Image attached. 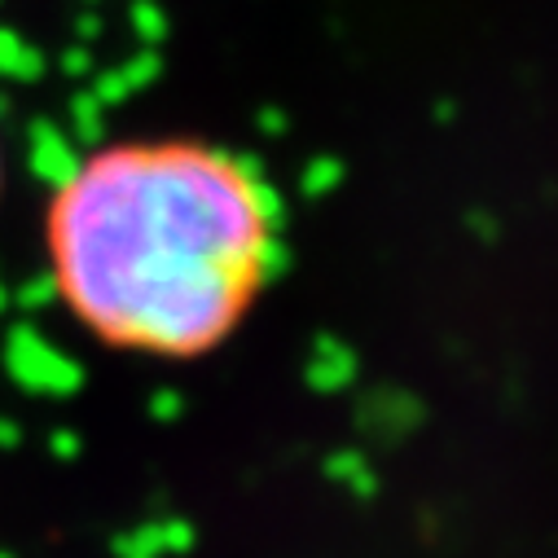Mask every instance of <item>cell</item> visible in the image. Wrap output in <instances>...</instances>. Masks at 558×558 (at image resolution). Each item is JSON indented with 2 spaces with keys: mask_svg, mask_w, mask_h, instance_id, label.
Instances as JSON below:
<instances>
[{
  "mask_svg": "<svg viewBox=\"0 0 558 558\" xmlns=\"http://www.w3.org/2000/svg\"><path fill=\"white\" fill-rule=\"evenodd\" d=\"M49 287L101 343L194 361L225 348L282 268V203L203 142H119L53 181Z\"/></svg>",
  "mask_w": 558,
  "mask_h": 558,
  "instance_id": "cell-1",
  "label": "cell"
}]
</instances>
